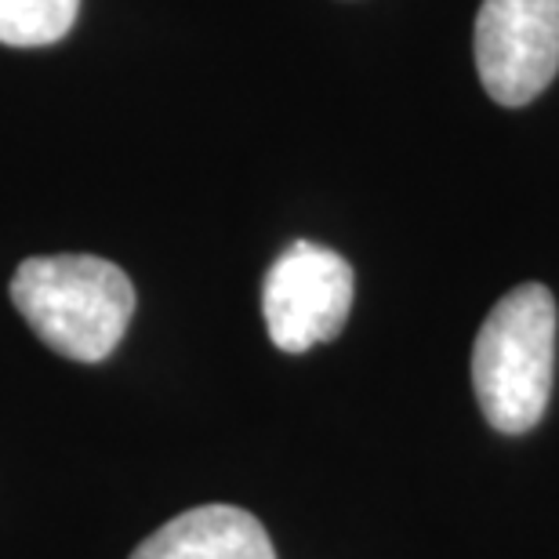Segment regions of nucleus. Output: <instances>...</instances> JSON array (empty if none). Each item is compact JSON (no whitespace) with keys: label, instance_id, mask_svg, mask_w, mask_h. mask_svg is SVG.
<instances>
[{"label":"nucleus","instance_id":"obj_1","mask_svg":"<svg viewBox=\"0 0 559 559\" xmlns=\"http://www.w3.org/2000/svg\"><path fill=\"white\" fill-rule=\"evenodd\" d=\"M11 301L44 345L70 360L98 364L124 338L135 287L120 265L95 254H44L15 270Z\"/></svg>","mask_w":559,"mask_h":559},{"label":"nucleus","instance_id":"obj_5","mask_svg":"<svg viewBox=\"0 0 559 559\" xmlns=\"http://www.w3.org/2000/svg\"><path fill=\"white\" fill-rule=\"evenodd\" d=\"M131 559H276V549L248 509L200 506L153 531Z\"/></svg>","mask_w":559,"mask_h":559},{"label":"nucleus","instance_id":"obj_2","mask_svg":"<svg viewBox=\"0 0 559 559\" xmlns=\"http://www.w3.org/2000/svg\"><path fill=\"white\" fill-rule=\"evenodd\" d=\"M556 374V298L523 284L487 312L473 345V389L490 429L523 436L542 421Z\"/></svg>","mask_w":559,"mask_h":559},{"label":"nucleus","instance_id":"obj_3","mask_svg":"<svg viewBox=\"0 0 559 559\" xmlns=\"http://www.w3.org/2000/svg\"><path fill=\"white\" fill-rule=\"evenodd\" d=\"M353 265L338 251L295 240L270 265L262 284V317L276 349L309 353L334 342L353 309Z\"/></svg>","mask_w":559,"mask_h":559},{"label":"nucleus","instance_id":"obj_4","mask_svg":"<svg viewBox=\"0 0 559 559\" xmlns=\"http://www.w3.org/2000/svg\"><path fill=\"white\" fill-rule=\"evenodd\" d=\"M473 48L495 103H534L559 70V0H484Z\"/></svg>","mask_w":559,"mask_h":559},{"label":"nucleus","instance_id":"obj_6","mask_svg":"<svg viewBox=\"0 0 559 559\" xmlns=\"http://www.w3.org/2000/svg\"><path fill=\"white\" fill-rule=\"evenodd\" d=\"M81 0H0V44L44 48L73 29Z\"/></svg>","mask_w":559,"mask_h":559}]
</instances>
